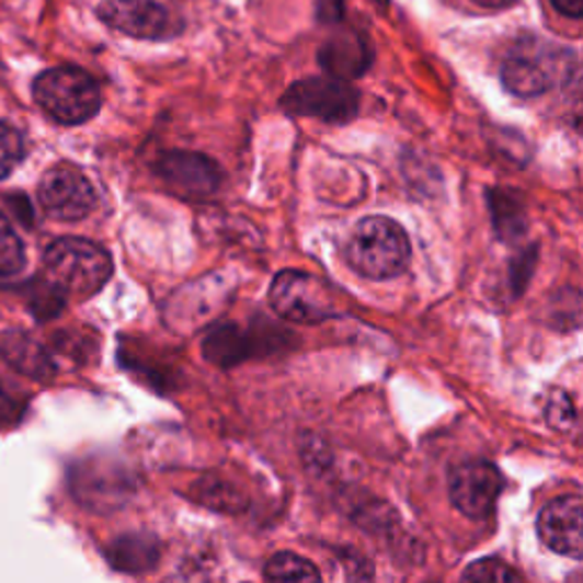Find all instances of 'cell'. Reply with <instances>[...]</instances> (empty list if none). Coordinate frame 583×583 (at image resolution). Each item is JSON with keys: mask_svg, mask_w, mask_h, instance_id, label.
Returning <instances> with one entry per match:
<instances>
[{"mask_svg": "<svg viewBox=\"0 0 583 583\" xmlns=\"http://www.w3.org/2000/svg\"><path fill=\"white\" fill-rule=\"evenodd\" d=\"M344 255L348 267L371 281L399 276L411 260V242L405 230L388 217H365L346 240Z\"/></svg>", "mask_w": 583, "mask_h": 583, "instance_id": "cell-1", "label": "cell"}, {"mask_svg": "<svg viewBox=\"0 0 583 583\" xmlns=\"http://www.w3.org/2000/svg\"><path fill=\"white\" fill-rule=\"evenodd\" d=\"M46 276L62 295L90 297L110 281L112 258L96 242L82 238L55 240L44 253Z\"/></svg>", "mask_w": 583, "mask_h": 583, "instance_id": "cell-2", "label": "cell"}, {"mask_svg": "<svg viewBox=\"0 0 583 583\" xmlns=\"http://www.w3.org/2000/svg\"><path fill=\"white\" fill-rule=\"evenodd\" d=\"M33 96L50 119L65 126L90 122L101 110V90L96 80L78 67L44 71L33 84Z\"/></svg>", "mask_w": 583, "mask_h": 583, "instance_id": "cell-3", "label": "cell"}, {"mask_svg": "<svg viewBox=\"0 0 583 583\" xmlns=\"http://www.w3.org/2000/svg\"><path fill=\"white\" fill-rule=\"evenodd\" d=\"M576 71L574 55L557 44L517 46L513 55L506 57L502 67V82L506 90L519 99H534L545 94L553 82L570 78Z\"/></svg>", "mask_w": 583, "mask_h": 583, "instance_id": "cell-4", "label": "cell"}, {"mask_svg": "<svg viewBox=\"0 0 583 583\" xmlns=\"http://www.w3.org/2000/svg\"><path fill=\"white\" fill-rule=\"evenodd\" d=\"M335 287L299 270H283L270 287L274 310L289 322L319 324L342 315Z\"/></svg>", "mask_w": 583, "mask_h": 583, "instance_id": "cell-5", "label": "cell"}, {"mask_svg": "<svg viewBox=\"0 0 583 583\" xmlns=\"http://www.w3.org/2000/svg\"><path fill=\"white\" fill-rule=\"evenodd\" d=\"M281 107L292 116H310V119L329 124H348L358 114L361 96L346 80L338 78H310L289 87L281 99Z\"/></svg>", "mask_w": 583, "mask_h": 583, "instance_id": "cell-6", "label": "cell"}, {"mask_svg": "<svg viewBox=\"0 0 583 583\" xmlns=\"http://www.w3.org/2000/svg\"><path fill=\"white\" fill-rule=\"evenodd\" d=\"M71 498L94 513H112L130 494L128 475L119 462L105 456H87L69 468Z\"/></svg>", "mask_w": 583, "mask_h": 583, "instance_id": "cell-7", "label": "cell"}, {"mask_svg": "<svg viewBox=\"0 0 583 583\" xmlns=\"http://www.w3.org/2000/svg\"><path fill=\"white\" fill-rule=\"evenodd\" d=\"M99 19L135 39L164 42L181 35V21L158 0H105L99 5Z\"/></svg>", "mask_w": 583, "mask_h": 583, "instance_id": "cell-8", "label": "cell"}, {"mask_svg": "<svg viewBox=\"0 0 583 583\" xmlns=\"http://www.w3.org/2000/svg\"><path fill=\"white\" fill-rule=\"evenodd\" d=\"M42 210L57 221H78L96 206V192L84 173L69 164H57L44 173L37 187Z\"/></svg>", "mask_w": 583, "mask_h": 583, "instance_id": "cell-9", "label": "cell"}, {"mask_svg": "<svg viewBox=\"0 0 583 583\" xmlns=\"http://www.w3.org/2000/svg\"><path fill=\"white\" fill-rule=\"evenodd\" d=\"M504 490V477L488 460H462L451 470L449 492L454 506L472 519H485Z\"/></svg>", "mask_w": 583, "mask_h": 583, "instance_id": "cell-10", "label": "cell"}, {"mask_svg": "<svg viewBox=\"0 0 583 583\" xmlns=\"http://www.w3.org/2000/svg\"><path fill=\"white\" fill-rule=\"evenodd\" d=\"M158 176L167 190L187 201H201L213 196L221 185V171L215 160L192 151L162 153L156 164Z\"/></svg>", "mask_w": 583, "mask_h": 583, "instance_id": "cell-11", "label": "cell"}, {"mask_svg": "<svg viewBox=\"0 0 583 583\" xmlns=\"http://www.w3.org/2000/svg\"><path fill=\"white\" fill-rule=\"evenodd\" d=\"M538 536L545 547L570 559H581L583 551V500L565 494L549 502L538 517Z\"/></svg>", "mask_w": 583, "mask_h": 583, "instance_id": "cell-12", "label": "cell"}, {"mask_svg": "<svg viewBox=\"0 0 583 583\" xmlns=\"http://www.w3.org/2000/svg\"><path fill=\"white\" fill-rule=\"evenodd\" d=\"M0 356L21 376L33 381H50L57 374V365L48 348L25 331H8L0 335Z\"/></svg>", "mask_w": 583, "mask_h": 583, "instance_id": "cell-13", "label": "cell"}, {"mask_svg": "<svg viewBox=\"0 0 583 583\" xmlns=\"http://www.w3.org/2000/svg\"><path fill=\"white\" fill-rule=\"evenodd\" d=\"M319 62L331 73V78H356L369 67V46L358 35H340L324 44L322 53H319Z\"/></svg>", "mask_w": 583, "mask_h": 583, "instance_id": "cell-14", "label": "cell"}, {"mask_svg": "<svg viewBox=\"0 0 583 583\" xmlns=\"http://www.w3.org/2000/svg\"><path fill=\"white\" fill-rule=\"evenodd\" d=\"M105 559L114 570L137 574L158 563L160 547L151 534H124L107 547Z\"/></svg>", "mask_w": 583, "mask_h": 583, "instance_id": "cell-15", "label": "cell"}, {"mask_svg": "<svg viewBox=\"0 0 583 583\" xmlns=\"http://www.w3.org/2000/svg\"><path fill=\"white\" fill-rule=\"evenodd\" d=\"M490 217L498 236L506 242H515L527 232V210H524V198L517 192L508 190H490Z\"/></svg>", "mask_w": 583, "mask_h": 583, "instance_id": "cell-16", "label": "cell"}, {"mask_svg": "<svg viewBox=\"0 0 583 583\" xmlns=\"http://www.w3.org/2000/svg\"><path fill=\"white\" fill-rule=\"evenodd\" d=\"M251 335L238 327H219L203 340V356L217 367H232L253 356Z\"/></svg>", "mask_w": 583, "mask_h": 583, "instance_id": "cell-17", "label": "cell"}, {"mask_svg": "<svg viewBox=\"0 0 583 583\" xmlns=\"http://www.w3.org/2000/svg\"><path fill=\"white\" fill-rule=\"evenodd\" d=\"M265 576L270 583H322L319 570L308 559L292 551H281L270 559Z\"/></svg>", "mask_w": 583, "mask_h": 583, "instance_id": "cell-18", "label": "cell"}, {"mask_svg": "<svg viewBox=\"0 0 583 583\" xmlns=\"http://www.w3.org/2000/svg\"><path fill=\"white\" fill-rule=\"evenodd\" d=\"M25 265V249L10 219L0 213V276H14Z\"/></svg>", "mask_w": 583, "mask_h": 583, "instance_id": "cell-19", "label": "cell"}, {"mask_svg": "<svg viewBox=\"0 0 583 583\" xmlns=\"http://www.w3.org/2000/svg\"><path fill=\"white\" fill-rule=\"evenodd\" d=\"M460 583H524L519 574L500 559H479L462 572Z\"/></svg>", "mask_w": 583, "mask_h": 583, "instance_id": "cell-20", "label": "cell"}, {"mask_svg": "<svg viewBox=\"0 0 583 583\" xmlns=\"http://www.w3.org/2000/svg\"><path fill=\"white\" fill-rule=\"evenodd\" d=\"M27 395L8 378L0 376V428H14L27 413Z\"/></svg>", "mask_w": 583, "mask_h": 583, "instance_id": "cell-21", "label": "cell"}, {"mask_svg": "<svg viewBox=\"0 0 583 583\" xmlns=\"http://www.w3.org/2000/svg\"><path fill=\"white\" fill-rule=\"evenodd\" d=\"M23 156L25 144L21 133L8 122H0V181L12 176L16 167L23 162Z\"/></svg>", "mask_w": 583, "mask_h": 583, "instance_id": "cell-22", "label": "cell"}, {"mask_svg": "<svg viewBox=\"0 0 583 583\" xmlns=\"http://www.w3.org/2000/svg\"><path fill=\"white\" fill-rule=\"evenodd\" d=\"M198 502L217 511H240L244 504H240L238 490L228 488L221 481H201L198 483Z\"/></svg>", "mask_w": 583, "mask_h": 583, "instance_id": "cell-23", "label": "cell"}, {"mask_svg": "<svg viewBox=\"0 0 583 583\" xmlns=\"http://www.w3.org/2000/svg\"><path fill=\"white\" fill-rule=\"evenodd\" d=\"M547 422L557 428H570L574 422V408L568 395H559L557 399H551L547 405Z\"/></svg>", "mask_w": 583, "mask_h": 583, "instance_id": "cell-24", "label": "cell"}, {"mask_svg": "<svg viewBox=\"0 0 583 583\" xmlns=\"http://www.w3.org/2000/svg\"><path fill=\"white\" fill-rule=\"evenodd\" d=\"M536 255V249H531V251H527V253H522L517 260H513V274H511V281H513V285H515V292H517V295H519V292L524 289V285H527L529 283V278H531V270H534V258Z\"/></svg>", "mask_w": 583, "mask_h": 583, "instance_id": "cell-25", "label": "cell"}, {"mask_svg": "<svg viewBox=\"0 0 583 583\" xmlns=\"http://www.w3.org/2000/svg\"><path fill=\"white\" fill-rule=\"evenodd\" d=\"M551 5L570 19H579L583 14V0H551Z\"/></svg>", "mask_w": 583, "mask_h": 583, "instance_id": "cell-26", "label": "cell"}, {"mask_svg": "<svg viewBox=\"0 0 583 583\" xmlns=\"http://www.w3.org/2000/svg\"><path fill=\"white\" fill-rule=\"evenodd\" d=\"M319 14H322L324 21H338L342 16V0H324L319 5Z\"/></svg>", "mask_w": 583, "mask_h": 583, "instance_id": "cell-27", "label": "cell"}, {"mask_svg": "<svg viewBox=\"0 0 583 583\" xmlns=\"http://www.w3.org/2000/svg\"><path fill=\"white\" fill-rule=\"evenodd\" d=\"M475 3L481 8H490V10H502V8L517 3V0H475Z\"/></svg>", "mask_w": 583, "mask_h": 583, "instance_id": "cell-28", "label": "cell"}, {"mask_svg": "<svg viewBox=\"0 0 583 583\" xmlns=\"http://www.w3.org/2000/svg\"><path fill=\"white\" fill-rule=\"evenodd\" d=\"M376 3H378V5H386V3H388V0H376Z\"/></svg>", "mask_w": 583, "mask_h": 583, "instance_id": "cell-29", "label": "cell"}]
</instances>
